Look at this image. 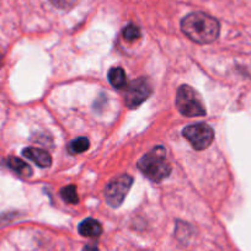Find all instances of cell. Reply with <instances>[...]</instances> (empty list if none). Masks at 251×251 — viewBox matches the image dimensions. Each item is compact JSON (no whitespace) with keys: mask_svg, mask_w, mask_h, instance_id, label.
Instances as JSON below:
<instances>
[{"mask_svg":"<svg viewBox=\"0 0 251 251\" xmlns=\"http://www.w3.org/2000/svg\"><path fill=\"white\" fill-rule=\"evenodd\" d=\"M79 234L86 238H98L102 233V226H101L100 222H98L96 219L88 218L84 219L78 226Z\"/></svg>","mask_w":251,"mask_h":251,"instance_id":"ba28073f","label":"cell"},{"mask_svg":"<svg viewBox=\"0 0 251 251\" xmlns=\"http://www.w3.org/2000/svg\"><path fill=\"white\" fill-rule=\"evenodd\" d=\"M166 151L159 146L142 156L138 161V168L149 180L160 182L171 173V165L166 160Z\"/></svg>","mask_w":251,"mask_h":251,"instance_id":"7a4b0ae2","label":"cell"},{"mask_svg":"<svg viewBox=\"0 0 251 251\" xmlns=\"http://www.w3.org/2000/svg\"><path fill=\"white\" fill-rule=\"evenodd\" d=\"M122 35L127 42H133V41L138 40L141 37V28L137 25H133V24H128L123 28Z\"/></svg>","mask_w":251,"mask_h":251,"instance_id":"4fadbf2b","label":"cell"},{"mask_svg":"<svg viewBox=\"0 0 251 251\" xmlns=\"http://www.w3.org/2000/svg\"><path fill=\"white\" fill-rule=\"evenodd\" d=\"M23 155L38 165L40 168H50L52 164V158L50 154L42 149L33 148V147H28L23 151Z\"/></svg>","mask_w":251,"mask_h":251,"instance_id":"52a82bcc","label":"cell"},{"mask_svg":"<svg viewBox=\"0 0 251 251\" xmlns=\"http://www.w3.org/2000/svg\"><path fill=\"white\" fill-rule=\"evenodd\" d=\"M1 60H3V53L0 50V63H1Z\"/></svg>","mask_w":251,"mask_h":251,"instance_id":"9a60e30c","label":"cell"},{"mask_svg":"<svg viewBox=\"0 0 251 251\" xmlns=\"http://www.w3.org/2000/svg\"><path fill=\"white\" fill-rule=\"evenodd\" d=\"M151 94V84L147 78L132 80L127 85L125 95V105L128 108H137L141 106Z\"/></svg>","mask_w":251,"mask_h":251,"instance_id":"8992f818","label":"cell"},{"mask_svg":"<svg viewBox=\"0 0 251 251\" xmlns=\"http://www.w3.org/2000/svg\"><path fill=\"white\" fill-rule=\"evenodd\" d=\"M6 165H8L14 173H16L20 176H24V177H30V176L32 175V169H31V166L28 165V164H26L24 160H21V159L16 158V156H10V158H8Z\"/></svg>","mask_w":251,"mask_h":251,"instance_id":"9c48e42d","label":"cell"},{"mask_svg":"<svg viewBox=\"0 0 251 251\" xmlns=\"http://www.w3.org/2000/svg\"><path fill=\"white\" fill-rule=\"evenodd\" d=\"M83 251H98V246L95 244H89V245L84 246Z\"/></svg>","mask_w":251,"mask_h":251,"instance_id":"5bb4252c","label":"cell"},{"mask_svg":"<svg viewBox=\"0 0 251 251\" xmlns=\"http://www.w3.org/2000/svg\"><path fill=\"white\" fill-rule=\"evenodd\" d=\"M89 149V139L85 137H80L78 139H74L68 147V151L71 154H80Z\"/></svg>","mask_w":251,"mask_h":251,"instance_id":"7c38bea8","label":"cell"},{"mask_svg":"<svg viewBox=\"0 0 251 251\" xmlns=\"http://www.w3.org/2000/svg\"><path fill=\"white\" fill-rule=\"evenodd\" d=\"M181 30L194 42L207 45L218 38L221 25L213 16L204 13H191L181 21Z\"/></svg>","mask_w":251,"mask_h":251,"instance_id":"6da1fadb","label":"cell"},{"mask_svg":"<svg viewBox=\"0 0 251 251\" xmlns=\"http://www.w3.org/2000/svg\"><path fill=\"white\" fill-rule=\"evenodd\" d=\"M132 183H133V177L126 174L111 180L105 187V200L108 206L112 208L120 207L131 190Z\"/></svg>","mask_w":251,"mask_h":251,"instance_id":"277c9868","label":"cell"},{"mask_svg":"<svg viewBox=\"0 0 251 251\" xmlns=\"http://www.w3.org/2000/svg\"><path fill=\"white\" fill-rule=\"evenodd\" d=\"M176 106L181 115L186 117H202L207 112L199 93L188 85H181L177 89Z\"/></svg>","mask_w":251,"mask_h":251,"instance_id":"3957f363","label":"cell"},{"mask_svg":"<svg viewBox=\"0 0 251 251\" xmlns=\"http://www.w3.org/2000/svg\"><path fill=\"white\" fill-rule=\"evenodd\" d=\"M186 141L196 151H203L212 144L214 139L213 129L206 123H195L185 127L182 131Z\"/></svg>","mask_w":251,"mask_h":251,"instance_id":"5b68a950","label":"cell"},{"mask_svg":"<svg viewBox=\"0 0 251 251\" xmlns=\"http://www.w3.org/2000/svg\"><path fill=\"white\" fill-rule=\"evenodd\" d=\"M108 81H110V84L113 88L118 89V90L128 85L125 71L121 67H113V68L108 71Z\"/></svg>","mask_w":251,"mask_h":251,"instance_id":"30bf717a","label":"cell"},{"mask_svg":"<svg viewBox=\"0 0 251 251\" xmlns=\"http://www.w3.org/2000/svg\"><path fill=\"white\" fill-rule=\"evenodd\" d=\"M60 196L66 202L71 204H78L79 197L76 194V187L74 185H69L60 190Z\"/></svg>","mask_w":251,"mask_h":251,"instance_id":"8fae6325","label":"cell"}]
</instances>
